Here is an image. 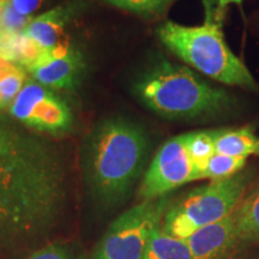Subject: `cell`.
Wrapping results in <instances>:
<instances>
[{
	"label": "cell",
	"mask_w": 259,
	"mask_h": 259,
	"mask_svg": "<svg viewBox=\"0 0 259 259\" xmlns=\"http://www.w3.org/2000/svg\"><path fill=\"white\" fill-rule=\"evenodd\" d=\"M135 95L156 114L169 119L211 116L226 111L231 96L189 67L167 60L155 64L135 83Z\"/></svg>",
	"instance_id": "obj_3"
},
{
	"label": "cell",
	"mask_w": 259,
	"mask_h": 259,
	"mask_svg": "<svg viewBox=\"0 0 259 259\" xmlns=\"http://www.w3.org/2000/svg\"><path fill=\"white\" fill-rule=\"evenodd\" d=\"M3 34V25H2V22H0V35Z\"/></svg>",
	"instance_id": "obj_23"
},
{
	"label": "cell",
	"mask_w": 259,
	"mask_h": 259,
	"mask_svg": "<svg viewBox=\"0 0 259 259\" xmlns=\"http://www.w3.org/2000/svg\"><path fill=\"white\" fill-rule=\"evenodd\" d=\"M27 82L23 67L0 58V101L3 107L11 105Z\"/></svg>",
	"instance_id": "obj_15"
},
{
	"label": "cell",
	"mask_w": 259,
	"mask_h": 259,
	"mask_svg": "<svg viewBox=\"0 0 259 259\" xmlns=\"http://www.w3.org/2000/svg\"><path fill=\"white\" fill-rule=\"evenodd\" d=\"M83 67L82 53L69 44L52 53H44L27 71L32 79L47 88L73 90L79 84Z\"/></svg>",
	"instance_id": "obj_9"
},
{
	"label": "cell",
	"mask_w": 259,
	"mask_h": 259,
	"mask_svg": "<svg viewBox=\"0 0 259 259\" xmlns=\"http://www.w3.org/2000/svg\"><path fill=\"white\" fill-rule=\"evenodd\" d=\"M246 166V158L216 153L203 171V179L223 180L239 174Z\"/></svg>",
	"instance_id": "obj_17"
},
{
	"label": "cell",
	"mask_w": 259,
	"mask_h": 259,
	"mask_svg": "<svg viewBox=\"0 0 259 259\" xmlns=\"http://www.w3.org/2000/svg\"><path fill=\"white\" fill-rule=\"evenodd\" d=\"M247 183V174L239 173L197 187L164 212L162 231L187 239L203 227L226 219L240 206Z\"/></svg>",
	"instance_id": "obj_5"
},
{
	"label": "cell",
	"mask_w": 259,
	"mask_h": 259,
	"mask_svg": "<svg viewBox=\"0 0 259 259\" xmlns=\"http://www.w3.org/2000/svg\"><path fill=\"white\" fill-rule=\"evenodd\" d=\"M25 259H73L72 251L61 242H51L34 251Z\"/></svg>",
	"instance_id": "obj_20"
},
{
	"label": "cell",
	"mask_w": 259,
	"mask_h": 259,
	"mask_svg": "<svg viewBox=\"0 0 259 259\" xmlns=\"http://www.w3.org/2000/svg\"><path fill=\"white\" fill-rule=\"evenodd\" d=\"M161 227L151 235L143 259H193L186 239L167 234Z\"/></svg>",
	"instance_id": "obj_13"
},
{
	"label": "cell",
	"mask_w": 259,
	"mask_h": 259,
	"mask_svg": "<svg viewBox=\"0 0 259 259\" xmlns=\"http://www.w3.org/2000/svg\"><path fill=\"white\" fill-rule=\"evenodd\" d=\"M242 0H218V4L220 9L226 8L229 4H241Z\"/></svg>",
	"instance_id": "obj_22"
},
{
	"label": "cell",
	"mask_w": 259,
	"mask_h": 259,
	"mask_svg": "<svg viewBox=\"0 0 259 259\" xmlns=\"http://www.w3.org/2000/svg\"><path fill=\"white\" fill-rule=\"evenodd\" d=\"M199 180L185 145V135L169 139L160 148L145 173L139 196L155 200L190 181Z\"/></svg>",
	"instance_id": "obj_8"
},
{
	"label": "cell",
	"mask_w": 259,
	"mask_h": 259,
	"mask_svg": "<svg viewBox=\"0 0 259 259\" xmlns=\"http://www.w3.org/2000/svg\"><path fill=\"white\" fill-rule=\"evenodd\" d=\"M31 19L29 16L18 14L10 0L0 2V22L3 25V31L14 32V34L23 32Z\"/></svg>",
	"instance_id": "obj_19"
},
{
	"label": "cell",
	"mask_w": 259,
	"mask_h": 259,
	"mask_svg": "<svg viewBox=\"0 0 259 259\" xmlns=\"http://www.w3.org/2000/svg\"><path fill=\"white\" fill-rule=\"evenodd\" d=\"M76 8L74 4L59 5L32 18L23 31L44 53H52L69 45L65 36V28Z\"/></svg>",
	"instance_id": "obj_11"
},
{
	"label": "cell",
	"mask_w": 259,
	"mask_h": 259,
	"mask_svg": "<svg viewBox=\"0 0 259 259\" xmlns=\"http://www.w3.org/2000/svg\"><path fill=\"white\" fill-rule=\"evenodd\" d=\"M0 2H4V0H0Z\"/></svg>",
	"instance_id": "obj_25"
},
{
	"label": "cell",
	"mask_w": 259,
	"mask_h": 259,
	"mask_svg": "<svg viewBox=\"0 0 259 259\" xmlns=\"http://www.w3.org/2000/svg\"><path fill=\"white\" fill-rule=\"evenodd\" d=\"M10 114L27 127L52 136H63L73 122L67 103L34 79H27L10 105Z\"/></svg>",
	"instance_id": "obj_7"
},
{
	"label": "cell",
	"mask_w": 259,
	"mask_h": 259,
	"mask_svg": "<svg viewBox=\"0 0 259 259\" xmlns=\"http://www.w3.org/2000/svg\"><path fill=\"white\" fill-rule=\"evenodd\" d=\"M4 108V107H3V103H2V101H0V109H3Z\"/></svg>",
	"instance_id": "obj_24"
},
{
	"label": "cell",
	"mask_w": 259,
	"mask_h": 259,
	"mask_svg": "<svg viewBox=\"0 0 259 259\" xmlns=\"http://www.w3.org/2000/svg\"><path fill=\"white\" fill-rule=\"evenodd\" d=\"M148 151V136L139 125L124 118L100 122L84 153V177L93 199L102 208L124 203L143 171Z\"/></svg>",
	"instance_id": "obj_2"
},
{
	"label": "cell",
	"mask_w": 259,
	"mask_h": 259,
	"mask_svg": "<svg viewBox=\"0 0 259 259\" xmlns=\"http://www.w3.org/2000/svg\"><path fill=\"white\" fill-rule=\"evenodd\" d=\"M216 153L245 158L259 155V137L248 126L232 131L222 130L216 139Z\"/></svg>",
	"instance_id": "obj_12"
},
{
	"label": "cell",
	"mask_w": 259,
	"mask_h": 259,
	"mask_svg": "<svg viewBox=\"0 0 259 259\" xmlns=\"http://www.w3.org/2000/svg\"><path fill=\"white\" fill-rule=\"evenodd\" d=\"M238 236L236 211L221 221L198 229L186 239L193 259H219L235 244Z\"/></svg>",
	"instance_id": "obj_10"
},
{
	"label": "cell",
	"mask_w": 259,
	"mask_h": 259,
	"mask_svg": "<svg viewBox=\"0 0 259 259\" xmlns=\"http://www.w3.org/2000/svg\"><path fill=\"white\" fill-rule=\"evenodd\" d=\"M10 2L18 14L30 17L31 14L41 8L45 0H10Z\"/></svg>",
	"instance_id": "obj_21"
},
{
	"label": "cell",
	"mask_w": 259,
	"mask_h": 259,
	"mask_svg": "<svg viewBox=\"0 0 259 259\" xmlns=\"http://www.w3.org/2000/svg\"><path fill=\"white\" fill-rule=\"evenodd\" d=\"M162 44L199 72L228 85L257 90V82L226 44L221 25L211 19L198 27L167 21L157 29Z\"/></svg>",
	"instance_id": "obj_4"
},
{
	"label": "cell",
	"mask_w": 259,
	"mask_h": 259,
	"mask_svg": "<svg viewBox=\"0 0 259 259\" xmlns=\"http://www.w3.org/2000/svg\"><path fill=\"white\" fill-rule=\"evenodd\" d=\"M66 200L59 149L36 134L0 127V253L37 245Z\"/></svg>",
	"instance_id": "obj_1"
},
{
	"label": "cell",
	"mask_w": 259,
	"mask_h": 259,
	"mask_svg": "<svg viewBox=\"0 0 259 259\" xmlns=\"http://www.w3.org/2000/svg\"><path fill=\"white\" fill-rule=\"evenodd\" d=\"M222 130L190 132L185 135V145L192 160L199 179H203V171L210 158L216 154V139Z\"/></svg>",
	"instance_id": "obj_14"
},
{
	"label": "cell",
	"mask_w": 259,
	"mask_h": 259,
	"mask_svg": "<svg viewBox=\"0 0 259 259\" xmlns=\"http://www.w3.org/2000/svg\"><path fill=\"white\" fill-rule=\"evenodd\" d=\"M167 200H143L119 215L89 259H143L151 235L161 227Z\"/></svg>",
	"instance_id": "obj_6"
},
{
	"label": "cell",
	"mask_w": 259,
	"mask_h": 259,
	"mask_svg": "<svg viewBox=\"0 0 259 259\" xmlns=\"http://www.w3.org/2000/svg\"><path fill=\"white\" fill-rule=\"evenodd\" d=\"M119 9L127 10L143 16L160 14L170 4L171 0H103Z\"/></svg>",
	"instance_id": "obj_18"
},
{
	"label": "cell",
	"mask_w": 259,
	"mask_h": 259,
	"mask_svg": "<svg viewBox=\"0 0 259 259\" xmlns=\"http://www.w3.org/2000/svg\"><path fill=\"white\" fill-rule=\"evenodd\" d=\"M236 220L239 239L259 240V191L240 204L236 210Z\"/></svg>",
	"instance_id": "obj_16"
}]
</instances>
